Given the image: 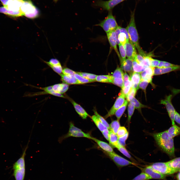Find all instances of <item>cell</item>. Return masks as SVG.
Instances as JSON below:
<instances>
[{
    "instance_id": "cell-39",
    "label": "cell",
    "mask_w": 180,
    "mask_h": 180,
    "mask_svg": "<svg viewBox=\"0 0 180 180\" xmlns=\"http://www.w3.org/2000/svg\"><path fill=\"white\" fill-rule=\"evenodd\" d=\"M151 179L150 177L147 174L142 172L132 180H149Z\"/></svg>"
},
{
    "instance_id": "cell-53",
    "label": "cell",
    "mask_w": 180,
    "mask_h": 180,
    "mask_svg": "<svg viewBox=\"0 0 180 180\" xmlns=\"http://www.w3.org/2000/svg\"><path fill=\"white\" fill-rule=\"evenodd\" d=\"M119 27L120 29V32H123L126 34L127 42L129 41L130 40L129 36L126 29L122 28L120 26H119Z\"/></svg>"
},
{
    "instance_id": "cell-20",
    "label": "cell",
    "mask_w": 180,
    "mask_h": 180,
    "mask_svg": "<svg viewBox=\"0 0 180 180\" xmlns=\"http://www.w3.org/2000/svg\"><path fill=\"white\" fill-rule=\"evenodd\" d=\"M131 87L137 90L138 89V85L141 80L140 73L133 72L130 74Z\"/></svg>"
},
{
    "instance_id": "cell-13",
    "label": "cell",
    "mask_w": 180,
    "mask_h": 180,
    "mask_svg": "<svg viewBox=\"0 0 180 180\" xmlns=\"http://www.w3.org/2000/svg\"><path fill=\"white\" fill-rule=\"evenodd\" d=\"M24 1V0H9L7 4L4 6L10 10L15 12H21V8Z\"/></svg>"
},
{
    "instance_id": "cell-46",
    "label": "cell",
    "mask_w": 180,
    "mask_h": 180,
    "mask_svg": "<svg viewBox=\"0 0 180 180\" xmlns=\"http://www.w3.org/2000/svg\"><path fill=\"white\" fill-rule=\"evenodd\" d=\"M176 65L167 62L160 61L157 67L158 68H167L174 66Z\"/></svg>"
},
{
    "instance_id": "cell-2",
    "label": "cell",
    "mask_w": 180,
    "mask_h": 180,
    "mask_svg": "<svg viewBox=\"0 0 180 180\" xmlns=\"http://www.w3.org/2000/svg\"><path fill=\"white\" fill-rule=\"evenodd\" d=\"M126 29L128 33L130 40L137 49L139 54L144 57L147 56L139 44V37L135 24L134 12H132L130 21Z\"/></svg>"
},
{
    "instance_id": "cell-54",
    "label": "cell",
    "mask_w": 180,
    "mask_h": 180,
    "mask_svg": "<svg viewBox=\"0 0 180 180\" xmlns=\"http://www.w3.org/2000/svg\"><path fill=\"white\" fill-rule=\"evenodd\" d=\"M160 61L159 60L152 58L150 66L154 68L157 67Z\"/></svg>"
},
{
    "instance_id": "cell-59",
    "label": "cell",
    "mask_w": 180,
    "mask_h": 180,
    "mask_svg": "<svg viewBox=\"0 0 180 180\" xmlns=\"http://www.w3.org/2000/svg\"><path fill=\"white\" fill-rule=\"evenodd\" d=\"M0 0L4 6L7 4L9 0Z\"/></svg>"
},
{
    "instance_id": "cell-16",
    "label": "cell",
    "mask_w": 180,
    "mask_h": 180,
    "mask_svg": "<svg viewBox=\"0 0 180 180\" xmlns=\"http://www.w3.org/2000/svg\"><path fill=\"white\" fill-rule=\"evenodd\" d=\"M154 68L151 66L146 68L140 73L141 80H146L149 83L152 84V77L154 75Z\"/></svg>"
},
{
    "instance_id": "cell-12",
    "label": "cell",
    "mask_w": 180,
    "mask_h": 180,
    "mask_svg": "<svg viewBox=\"0 0 180 180\" xmlns=\"http://www.w3.org/2000/svg\"><path fill=\"white\" fill-rule=\"evenodd\" d=\"M124 46L127 58L132 61L134 60L137 54L136 47L134 45L130 40L129 41L126 42Z\"/></svg>"
},
{
    "instance_id": "cell-17",
    "label": "cell",
    "mask_w": 180,
    "mask_h": 180,
    "mask_svg": "<svg viewBox=\"0 0 180 180\" xmlns=\"http://www.w3.org/2000/svg\"><path fill=\"white\" fill-rule=\"evenodd\" d=\"M69 125L70 127L68 132L58 138V142L60 143H61L64 140L70 137V135L72 133L82 131L81 129L75 126L71 122H70Z\"/></svg>"
},
{
    "instance_id": "cell-51",
    "label": "cell",
    "mask_w": 180,
    "mask_h": 180,
    "mask_svg": "<svg viewBox=\"0 0 180 180\" xmlns=\"http://www.w3.org/2000/svg\"><path fill=\"white\" fill-rule=\"evenodd\" d=\"M76 72L68 68H66L62 70V73L66 75H74Z\"/></svg>"
},
{
    "instance_id": "cell-34",
    "label": "cell",
    "mask_w": 180,
    "mask_h": 180,
    "mask_svg": "<svg viewBox=\"0 0 180 180\" xmlns=\"http://www.w3.org/2000/svg\"><path fill=\"white\" fill-rule=\"evenodd\" d=\"M130 103L135 108L140 110L141 108L146 107L147 106L141 103L137 100L134 97L130 101Z\"/></svg>"
},
{
    "instance_id": "cell-24",
    "label": "cell",
    "mask_w": 180,
    "mask_h": 180,
    "mask_svg": "<svg viewBox=\"0 0 180 180\" xmlns=\"http://www.w3.org/2000/svg\"><path fill=\"white\" fill-rule=\"evenodd\" d=\"M38 88L44 91L40 94H50L58 97L64 98L65 96L62 94L55 92L53 90L52 86H50L44 88Z\"/></svg>"
},
{
    "instance_id": "cell-25",
    "label": "cell",
    "mask_w": 180,
    "mask_h": 180,
    "mask_svg": "<svg viewBox=\"0 0 180 180\" xmlns=\"http://www.w3.org/2000/svg\"><path fill=\"white\" fill-rule=\"evenodd\" d=\"M167 130L168 136L172 138L180 134V127L175 124L172 125Z\"/></svg>"
},
{
    "instance_id": "cell-48",
    "label": "cell",
    "mask_w": 180,
    "mask_h": 180,
    "mask_svg": "<svg viewBox=\"0 0 180 180\" xmlns=\"http://www.w3.org/2000/svg\"><path fill=\"white\" fill-rule=\"evenodd\" d=\"M128 132L126 129L125 127L120 126L118 131L116 134L119 138L124 136Z\"/></svg>"
},
{
    "instance_id": "cell-40",
    "label": "cell",
    "mask_w": 180,
    "mask_h": 180,
    "mask_svg": "<svg viewBox=\"0 0 180 180\" xmlns=\"http://www.w3.org/2000/svg\"><path fill=\"white\" fill-rule=\"evenodd\" d=\"M79 81L80 84L93 82L92 81L86 79L79 74L76 72L74 75Z\"/></svg>"
},
{
    "instance_id": "cell-10",
    "label": "cell",
    "mask_w": 180,
    "mask_h": 180,
    "mask_svg": "<svg viewBox=\"0 0 180 180\" xmlns=\"http://www.w3.org/2000/svg\"><path fill=\"white\" fill-rule=\"evenodd\" d=\"M142 172L147 174L151 179L164 180L166 177V175L162 174L154 170L150 165L143 168H140Z\"/></svg>"
},
{
    "instance_id": "cell-7",
    "label": "cell",
    "mask_w": 180,
    "mask_h": 180,
    "mask_svg": "<svg viewBox=\"0 0 180 180\" xmlns=\"http://www.w3.org/2000/svg\"><path fill=\"white\" fill-rule=\"evenodd\" d=\"M106 153L119 168H121L130 165H136V164L132 162L121 157L114 152Z\"/></svg>"
},
{
    "instance_id": "cell-9",
    "label": "cell",
    "mask_w": 180,
    "mask_h": 180,
    "mask_svg": "<svg viewBox=\"0 0 180 180\" xmlns=\"http://www.w3.org/2000/svg\"><path fill=\"white\" fill-rule=\"evenodd\" d=\"M125 97L121 91L118 97L116 99L112 106L108 112V113L104 116V118H107L115 114L116 111L124 103L125 101Z\"/></svg>"
},
{
    "instance_id": "cell-52",
    "label": "cell",
    "mask_w": 180,
    "mask_h": 180,
    "mask_svg": "<svg viewBox=\"0 0 180 180\" xmlns=\"http://www.w3.org/2000/svg\"><path fill=\"white\" fill-rule=\"evenodd\" d=\"M144 60V57L140 54H137L134 60L138 64H140V63Z\"/></svg>"
},
{
    "instance_id": "cell-28",
    "label": "cell",
    "mask_w": 180,
    "mask_h": 180,
    "mask_svg": "<svg viewBox=\"0 0 180 180\" xmlns=\"http://www.w3.org/2000/svg\"><path fill=\"white\" fill-rule=\"evenodd\" d=\"M96 81L100 82L112 83V76L109 75H97Z\"/></svg>"
},
{
    "instance_id": "cell-33",
    "label": "cell",
    "mask_w": 180,
    "mask_h": 180,
    "mask_svg": "<svg viewBox=\"0 0 180 180\" xmlns=\"http://www.w3.org/2000/svg\"><path fill=\"white\" fill-rule=\"evenodd\" d=\"M117 148L124 155L130 159L133 162L136 164L135 163L136 162V161L132 157L125 147L119 145Z\"/></svg>"
},
{
    "instance_id": "cell-50",
    "label": "cell",
    "mask_w": 180,
    "mask_h": 180,
    "mask_svg": "<svg viewBox=\"0 0 180 180\" xmlns=\"http://www.w3.org/2000/svg\"><path fill=\"white\" fill-rule=\"evenodd\" d=\"M45 62L49 66L61 64L59 61L58 60L55 58H52L48 62Z\"/></svg>"
},
{
    "instance_id": "cell-38",
    "label": "cell",
    "mask_w": 180,
    "mask_h": 180,
    "mask_svg": "<svg viewBox=\"0 0 180 180\" xmlns=\"http://www.w3.org/2000/svg\"><path fill=\"white\" fill-rule=\"evenodd\" d=\"M126 42V36L125 34L123 32H120L118 36L117 44L119 45L121 44L124 46Z\"/></svg>"
},
{
    "instance_id": "cell-49",
    "label": "cell",
    "mask_w": 180,
    "mask_h": 180,
    "mask_svg": "<svg viewBox=\"0 0 180 180\" xmlns=\"http://www.w3.org/2000/svg\"><path fill=\"white\" fill-rule=\"evenodd\" d=\"M149 82L147 81L143 80H141L138 85V88L143 90L145 92L147 86Z\"/></svg>"
},
{
    "instance_id": "cell-22",
    "label": "cell",
    "mask_w": 180,
    "mask_h": 180,
    "mask_svg": "<svg viewBox=\"0 0 180 180\" xmlns=\"http://www.w3.org/2000/svg\"><path fill=\"white\" fill-rule=\"evenodd\" d=\"M53 90L56 92L62 94L68 90V84L64 83L55 84L52 86Z\"/></svg>"
},
{
    "instance_id": "cell-29",
    "label": "cell",
    "mask_w": 180,
    "mask_h": 180,
    "mask_svg": "<svg viewBox=\"0 0 180 180\" xmlns=\"http://www.w3.org/2000/svg\"><path fill=\"white\" fill-rule=\"evenodd\" d=\"M128 102V101L127 100H125L123 104L116 112L115 114L117 118V120L119 121L126 108Z\"/></svg>"
},
{
    "instance_id": "cell-58",
    "label": "cell",
    "mask_w": 180,
    "mask_h": 180,
    "mask_svg": "<svg viewBox=\"0 0 180 180\" xmlns=\"http://www.w3.org/2000/svg\"><path fill=\"white\" fill-rule=\"evenodd\" d=\"M8 10L4 6L0 7V13H3L6 15Z\"/></svg>"
},
{
    "instance_id": "cell-15",
    "label": "cell",
    "mask_w": 180,
    "mask_h": 180,
    "mask_svg": "<svg viewBox=\"0 0 180 180\" xmlns=\"http://www.w3.org/2000/svg\"><path fill=\"white\" fill-rule=\"evenodd\" d=\"M180 70V65H177L174 66L167 68H154V75H161Z\"/></svg>"
},
{
    "instance_id": "cell-43",
    "label": "cell",
    "mask_w": 180,
    "mask_h": 180,
    "mask_svg": "<svg viewBox=\"0 0 180 180\" xmlns=\"http://www.w3.org/2000/svg\"><path fill=\"white\" fill-rule=\"evenodd\" d=\"M95 115L96 116L102 123L104 125L108 130L110 129V124H108L104 118L100 115L96 110H94Z\"/></svg>"
},
{
    "instance_id": "cell-35",
    "label": "cell",
    "mask_w": 180,
    "mask_h": 180,
    "mask_svg": "<svg viewBox=\"0 0 180 180\" xmlns=\"http://www.w3.org/2000/svg\"><path fill=\"white\" fill-rule=\"evenodd\" d=\"M83 77L93 82L96 81V78L97 75L93 74L80 72H76Z\"/></svg>"
},
{
    "instance_id": "cell-44",
    "label": "cell",
    "mask_w": 180,
    "mask_h": 180,
    "mask_svg": "<svg viewBox=\"0 0 180 180\" xmlns=\"http://www.w3.org/2000/svg\"><path fill=\"white\" fill-rule=\"evenodd\" d=\"M128 136V132L124 136L118 138V142L119 145L125 147L126 145V141Z\"/></svg>"
},
{
    "instance_id": "cell-1",
    "label": "cell",
    "mask_w": 180,
    "mask_h": 180,
    "mask_svg": "<svg viewBox=\"0 0 180 180\" xmlns=\"http://www.w3.org/2000/svg\"><path fill=\"white\" fill-rule=\"evenodd\" d=\"M153 136L156 142L162 150L170 156H174V140L173 138L168 136L167 130L154 134Z\"/></svg>"
},
{
    "instance_id": "cell-8",
    "label": "cell",
    "mask_w": 180,
    "mask_h": 180,
    "mask_svg": "<svg viewBox=\"0 0 180 180\" xmlns=\"http://www.w3.org/2000/svg\"><path fill=\"white\" fill-rule=\"evenodd\" d=\"M172 94L169 95L165 99L161 100L160 103L165 105L171 120L174 121L176 110L172 102Z\"/></svg>"
},
{
    "instance_id": "cell-27",
    "label": "cell",
    "mask_w": 180,
    "mask_h": 180,
    "mask_svg": "<svg viewBox=\"0 0 180 180\" xmlns=\"http://www.w3.org/2000/svg\"><path fill=\"white\" fill-rule=\"evenodd\" d=\"M170 167L179 170L180 169V157L177 158L166 162Z\"/></svg>"
},
{
    "instance_id": "cell-5",
    "label": "cell",
    "mask_w": 180,
    "mask_h": 180,
    "mask_svg": "<svg viewBox=\"0 0 180 180\" xmlns=\"http://www.w3.org/2000/svg\"><path fill=\"white\" fill-rule=\"evenodd\" d=\"M96 25L102 27L106 34L115 30L118 26L111 10L109 11L108 16L104 20Z\"/></svg>"
},
{
    "instance_id": "cell-60",
    "label": "cell",
    "mask_w": 180,
    "mask_h": 180,
    "mask_svg": "<svg viewBox=\"0 0 180 180\" xmlns=\"http://www.w3.org/2000/svg\"><path fill=\"white\" fill-rule=\"evenodd\" d=\"M178 180H180V174L178 176Z\"/></svg>"
},
{
    "instance_id": "cell-32",
    "label": "cell",
    "mask_w": 180,
    "mask_h": 180,
    "mask_svg": "<svg viewBox=\"0 0 180 180\" xmlns=\"http://www.w3.org/2000/svg\"><path fill=\"white\" fill-rule=\"evenodd\" d=\"M146 68L138 64L136 61H132V69L134 72L140 73Z\"/></svg>"
},
{
    "instance_id": "cell-57",
    "label": "cell",
    "mask_w": 180,
    "mask_h": 180,
    "mask_svg": "<svg viewBox=\"0 0 180 180\" xmlns=\"http://www.w3.org/2000/svg\"><path fill=\"white\" fill-rule=\"evenodd\" d=\"M171 91L173 96L180 93V89L172 88L171 89Z\"/></svg>"
},
{
    "instance_id": "cell-3",
    "label": "cell",
    "mask_w": 180,
    "mask_h": 180,
    "mask_svg": "<svg viewBox=\"0 0 180 180\" xmlns=\"http://www.w3.org/2000/svg\"><path fill=\"white\" fill-rule=\"evenodd\" d=\"M28 147V144L21 156L13 165L12 174L15 180H24L26 172L25 157Z\"/></svg>"
},
{
    "instance_id": "cell-18",
    "label": "cell",
    "mask_w": 180,
    "mask_h": 180,
    "mask_svg": "<svg viewBox=\"0 0 180 180\" xmlns=\"http://www.w3.org/2000/svg\"><path fill=\"white\" fill-rule=\"evenodd\" d=\"M63 83L68 84H80L74 75H66L62 73L60 75Z\"/></svg>"
},
{
    "instance_id": "cell-26",
    "label": "cell",
    "mask_w": 180,
    "mask_h": 180,
    "mask_svg": "<svg viewBox=\"0 0 180 180\" xmlns=\"http://www.w3.org/2000/svg\"><path fill=\"white\" fill-rule=\"evenodd\" d=\"M118 137L116 134L111 131H110L109 141L110 146L115 148H117L119 146L118 142Z\"/></svg>"
},
{
    "instance_id": "cell-11",
    "label": "cell",
    "mask_w": 180,
    "mask_h": 180,
    "mask_svg": "<svg viewBox=\"0 0 180 180\" xmlns=\"http://www.w3.org/2000/svg\"><path fill=\"white\" fill-rule=\"evenodd\" d=\"M124 0H109L104 1L98 0L96 4V6L101 8L103 10H111L115 6Z\"/></svg>"
},
{
    "instance_id": "cell-4",
    "label": "cell",
    "mask_w": 180,
    "mask_h": 180,
    "mask_svg": "<svg viewBox=\"0 0 180 180\" xmlns=\"http://www.w3.org/2000/svg\"><path fill=\"white\" fill-rule=\"evenodd\" d=\"M21 10L23 16L29 18H36L39 14L38 9L30 0H24Z\"/></svg>"
},
{
    "instance_id": "cell-14",
    "label": "cell",
    "mask_w": 180,
    "mask_h": 180,
    "mask_svg": "<svg viewBox=\"0 0 180 180\" xmlns=\"http://www.w3.org/2000/svg\"><path fill=\"white\" fill-rule=\"evenodd\" d=\"M106 34L110 46L114 50L118 55L120 60H121L122 58L117 48L115 30L112 31Z\"/></svg>"
},
{
    "instance_id": "cell-30",
    "label": "cell",
    "mask_w": 180,
    "mask_h": 180,
    "mask_svg": "<svg viewBox=\"0 0 180 180\" xmlns=\"http://www.w3.org/2000/svg\"><path fill=\"white\" fill-rule=\"evenodd\" d=\"M91 118L99 130L102 132L104 130L108 129L99 120L95 115L91 117Z\"/></svg>"
},
{
    "instance_id": "cell-42",
    "label": "cell",
    "mask_w": 180,
    "mask_h": 180,
    "mask_svg": "<svg viewBox=\"0 0 180 180\" xmlns=\"http://www.w3.org/2000/svg\"><path fill=\"white\" fill-rule=\"evenodd\" d=\"M137 90L136 88L131 87L126 98L128 101L130 102L134 97Z\"/></svg>"
},
{
    "instance_id": "cell-37",
    "label": "cell",
    "mask_w": 180,
    "mask_h": 180,
    "mask_svg": "<svg viewBox=\"0 0 180 180\" xmlns=\"http://www.w3.org/2000/svg\"><path fill=\"white\" fill-rule=\"evenodd\" d=\"M152 58L148 55L144 57V60L140 64L146 68L150 66Z\"/></svg>"
},
{
    "instance_id": "cell-36",
    "label": "cell",
    "mask_w": 180,
    "mask_h": 180,
    "mask_svg": "<svg viewBox=\"0 0 180 180\" xmlns=\"http://www.w3.org/2000/svg\"><path fill=\"white\" fill-rule=\"evenodd\" d=\"M124 74L122 69L118 66L114 71L112 76L114 78L124 79Z\"/></svg>"
},
{
    "instance_id": "cell-31",
    "label": "cell",
    "mask_w": 180,
    "mask_h": 180,
    "mask_svg": "<svg viewBox=\"0 0 180 180\" xmlns=\"http://www.w3.org/2000/svg\"><path fill=\"white\" fill-rule=\"evenodd\" d=\"M120 127V125L119 120H113L110 124L109 130L116 134L118 131Z\"/></svg>"
},
{
    "instance_id": "cell-47",
    "label": "cell",
    "mask_w": 180,
    "mask_h": 180,
    "mask_svg": "<svg viewBox=\"0 0 180 180\" xmlns=\"http://www.w3.org/2000/svg\"><path fill=\"white\" fill-rule=\"evenodd\" d=\"M118 46L120 56L123 60H124L126 59V56L124 47V46L121 44L118 45Z\"/></svg>"
},
{
    "instance_id": "cell-21",
    "label": "cell",
    "mask_w": 180,
    "mask_h": 180,
    "mask_svg": "<svg viewBox=\"0 0 180 180\" xmlns=\"http://www.w3.org/2000/svg\"><path fill=\"white\" fill-rule=\"evenodd\" d=\"M73 105L74 108L80 116L83 119H86L89 116L85 110L79 104L72 99L69 100Z\"/></svg>"
},
{
    "instance_id": "cell-61",
    "label": "cell",
    "mask_w": 180,
    "mask_h": 180,
    "mask_svg": "<svg viewBox=\"0 0 180 180\" xmlns=\"http://www.w3.org/2000/svg\"><path fill=\"white\" fill-rule=\"evenodd\" d=\"M58 0H54V1L55 2H56L58 1Z\"/></svg>"
},
{
    "instance_id": "cell-23",
    "label": "cell",
    "mask_w": 180,
    "mask_h": 180,
    "mask_svg": "<svg viewBox=\"0 0 180 180\" xmlns=\"http://www.w3.org/2000/svg\"><path fill=\"white\" fill-rule=\"evenodd\" d=\"M92 140L95 141L105 152H114L112 146L107 143L95 138H94Z\"/></svg>"
},
{
    "instance_id": "cell-41",
    "label": "cell",
    "mask_w": 180,
    "mask_h": 180,
    "mask_svg": "<svg viewBox=\"0 0 180 180\" xmlns=\"http://www.w3.org/2000/svg\"><path fill=\"white\" fill-rule=\"evenodd\" d=\"M135 108V107L130 103L129 104L128 107V122L129 124L130 123Z\"/></svg>"
},
{
    "instance_id": "cell-55",
    "label": "cell",
    "mask_w": 180,
    "mask_h": 180,
    "mask_svg": "<svg viewBox=\"0 0 180 180\" xmlns=\"http://www.w3.org/2000/svg\"><path fill=\"white\" fill-rule=\"evenodd\" d=\"M102 132L104 138L108 141L110 132V131L108 129H107Z\"/></svg>"
},
{
    "instance_id": "cell-19",
    "label": "cell",
    "mask_w": 180,
    "mask_h": 180,
    "mask_svg": "<svg viewBox=\"0 0 180 180\" xmlns=\"http://www.w3.org/2000/svg\"><path fill=\"white\" fill-rule=\"evenodd\" d=\"M120 62V68L128 72L130 74H131L133 70L132 61L128 58L124 60H123L122 59Z\"/></svg>"
},
{
    "instance_id": "cell-56",
    "label": "cell",
    "mask_w": 180,
    "mask_h": 180,
    "mask_svg": "<svg viewBox=\"0 0 180 180\" xmlns=\"http://www.w3.org/2000/svg\"><path fill=\"white\" fill-rule=\"evenodd\" d=\"M174 120V121L180 125V114L176 111L175 112Z\"/></svg>"
},
{
    "instance_id": "cell-6",
    "label": "cell",
    "mask_w": 180,
    "mask_h": 180,
    "mask_svg": "<svg viewBox=\"0 0 180 180\" xmlns=\"http://www.w3.org/2000/svg\"><path fill=\"white\" fill-rule=\"evenodd\" d=\"M151 166L154 170L165 175L172 174L179 171L178 170L169 167L166 162L154 163Z\"/></svg>"
},
{
    "instance_id": "cell-45",
    "label": "cell",
    "mask_w": 180,
    "mask_h": 180,
    "mask_svg": "<svg viewBox=\"0 0 180 180\" xmlns=\"http://www.w3.org/2000/svg\"><path fill=\"white\" fill-rule=\"evenodd\" d=\"M130 85H131V84L130 77L126 72H125L124 75L123 86L122 87H127Z\"/></svg>"
},
{
    "instance_id": "cell-62",
    "label": "cell",
    "mask_w": 180,
    "mask_h": 180,
    "mask_svg": "<svg viewBox=\"0 0 180 180\" xmlns=\"http://www.w3.org/2000/svg\"><path fill=\"white\" fill-rule=\"evenodd\" d=\"M179 171L180 172V169Z\"/></svg>"
}]
</instances>
